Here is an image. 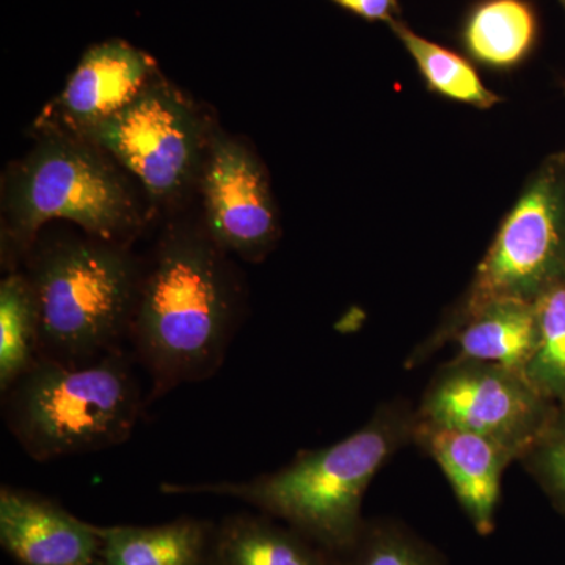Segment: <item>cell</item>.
<instances>
[{
    "label": "cell",
    "instance_id": "obj_1",
    "mask_svg": "<svg viewBox=\"0 0 565 565\" xmlns=\"http://www.w3.org/2000/svg\"><path fill=\"white\" fill-rule=\"evenodd\" d=\"M241 313L233 267L206 232L163 236L141 275L129 341L151 377V399L217 373Z\"/></svg>",
    "mask_w": 565,
    "mask_h": 565
},
{
    "label": "cell",
    "instance_id": "obj_2",
    "mask_svg": "<svg viewBox=\"0 0 565 565\" xmlns=\"http://www.w3.org/2000/svg\"><path fill=\"white\" fill-rule=\"evenodd\" d=\"M415 408L405 401L382 404L360 429L323 448L300 451L273 473L248 481L167 482V494L228 497L280 520L343 559L364 526L363 498L375 475L404 446L414 444Z\"/></svg>",
    "mask_w": 565,
    "mask_h": 565
},
{
    "label": "cell",
    "instance_id": "obj_3",
    "mask_svg": "<svg viewBox=\"0 0 565 565\" xmlns=\"http://www.w3.org/2000/svg\"><path fill=\"white\" fill-rule=\"evenodd\" d=\"M3 396L7 427L36 462L125 444L143 411L125 351L87 364L40 359Z\"/></svg>",
    "mask_w": 565,
    "mask_h": 565
},
{
    "label": "cell",
    "instance_id": "obj_4",
    "mask_svg": "<svg viewBox=\"0 0 565 565\" xmlns=\"http://www.w3.org/2000/svg\"><path fill=\"white\" fill-rule=\"evenodd\" d=\"M141 275L120 243L96 237L62 241L36 252L28 277L39 303L40 359L87 364L121 352Z\"/></svg>",
    "mask_w": 565,
    "mask_h": 565
},
{
    "label": "cell",
    "instance_id": "obj_5",
    "mask_svg": "<svg viewBox=\"0 0 565 565\" xmlns=\"http://www.w3.org/2000/svg\"><path fill=\"white\" fill-rule=\"evenodd\" d=\"M10 253L32 250L44 223L61 218L96 239L120 243L140 223L120 166L92 141L46 131L10 174L3 196Z\"/></svg>",
    "mask_w": 565,
    "mask_h": 565
},
{
    "label": "cell",
    "instance_id": "obj_6",
    "mask_svg": "<svg viewBox=\"0 0 565 565\" xmlns=\"http://www.w3.org/2000/svg\"><path fill=\"white\" fill-rule=\"evenodd\" d=\"M565 277V180L561 152L530 178L476 269L470 289L433 338L414 352L412 366L444 343L446 334L497 300L535 302Z\"/></svg>",
    "mask_w": 565,
    "mask_h": 565
},
{
    "label": "cell",
    "instance_id": "obj_7",
    "mask_svg": "<svg viewBox=\"0 0 565 565\" xmlns=\"http://www.w3.org/2000/svg\"><path fill=\"white\" fill-rule=\"evenodd\" d=\"M79 137L131 173L154 202H169L200 177L211 134L195 106L159 76Z\"/></svg>",
    "mask_w": 565,
    "mask_h": 565
},
{
    "label": "cell",
    "instance_id": "obj_8",
    "mask_svg": "<svg viewBox=\"0 0 565 565\" xmlns=\"http://www.w3.org/2000/svg\"><path fill=\"white\" fill-rule=\"evenodd\" d=\"M556 408L519 371L452 359L434 375L415 414L418 422L489 438L520 460L544 433Z\"/></svg>",
    "mask_w": 565,
    "mask_h": 565
},
{
    "label": "cell",
    "instance_id": "obj_9",
    "mask_svg": "<svg viewBox=\"0 0 565 565\" xmlns=\"http://www.w3.org/2000/svg\"><path fill=\"white\" fill-rule=\"evenodd\" d=\"M206 228L222 250L259 262L277 243V210L266 170L245 145L211 132L202 170Z\"/></svg>",
    "mask_w": 565,
    "mask_h": 565
},
{
    "label": "cell",
    "instance_id": "obj_10",
    "mask_svg": "<svg viewBox=\"0 0 565 565\" xmlns=\"http://www.w3.org/2000/svg\"><path fill=\"white\" fill-rule=\"evenodd\" d=\"M158 77L156 62L128 41L95 44L82 55L65 88L44 111V128L79 137L128 106Z\"/></svg>",
    "mask_w": 565,
    "mask_h": 565
},
{
    "label": "cell",
    "instance_id": "obj_11",
    "mask_svg": "<svg viewBox=\"0 0 565 565\" xmlns=\"http://www.w3.org/2000/svg\"><path fill=\"white\" fill-rule=\"evenodd\" d=\"M0 544L18 565H98L96 525L31 490L0 489Z\"/></svg>",
    "mask_w": 565,
    "mask_h": 565
},
{
    "label": "cell",
    "instance_id": "obj_12",
    "mask_svg": "<svg viewBox=\"0 0 565 565\" xmlns=\"http://www.w3.org/2000/svg\"><path fill=\"white\" fill-rule=\"evenodd\" d=\"M414 444L441 468L476 533L492 534L501 501V479L505 468L515 462V456L481 435L418 419Z\"/></svg>",
    "mask_w": 565,
    "mask_h": 565
},
{
    "label": "cell",
    "instance_id": "obj_13",
    "mask_svg": "<svg viewBox=\"0 0 565 565\" xmlns=\"http://www.w3.org/2000/svg\"><path fill=\"white\" fill-rule=\"evenodd\" d=\"M210 565H341V561L269 515L237 514L214 526Z\"/></svg>",
    "mask_w": 565,
    "mask_h": 565
},
{
    "label": "cell",
    "instance_id": "obj_14",
    "mask_svg": "<svg viewBox=\"0 0 565 565\" xmlns=\"http://www.w3.org/2000/svg\"><path fill=\"white\" fill-rule=\"evenodd\" d=\"M446 340L457 344L455 360L501 364L525 374L537 343L534 302L497 300L486 305L457 323Z\"/></svg>",
    "mask_w": 565,
    "mask_h": 565
},
{
    "label": "cell",
    "instance_id": "obj_15",
    "mask_svg": "<svg viewBox=\"0 0 565 565\" xmlns=\"http://www.w3.org/2000/svg\"><path fill=\"white\" fill-rule=\"evenodd\" d=\"M98 565H210L214 525L199 519L156 526H96Z\"/></svg>",
    "mask_w": 565,
    "mask_h": 565
},
{
    "label": "cell",
    "instance_id": "obj_16",
    "mask_svg": "<svg viewBox=\"0 0 565 565\" xmlns=\"http://www.w3.org/2000/svg\"><path fill=\"white\" fill-rule=\"evenodd\" d=\"M537 14L527 0H481L462 28V43L471 58L490 68H514L534 50Z\"/></svg>",
    "mask_w": 565,
    "mask_h": 565
},
{
    "label": "cell",
    "instance_id": "obj_17",
    "mask_svg": "<svg viewBox=\"0 0 565 565\" xmlns=\"http://www.w3.org/2000/svg\"><path fill=\"white\" fill-rule=\"evenodd\" d=\"M41 356L40 311L28 274L0 282V392L7 393Z\"/></svg>",
    "mask_w": 565,
    "mask_h": 565
},
{
    "label": "cell",
    "instance_id": "obj_18",
    "mask_svg": "<svg viewBox=\"0 0 565 565\" xmlns=\"http://www.w3.org/2000/svg\"><path fill=\"white\" fill-rule=\"evenodd\" d=\"M388 25L414 58L429 90L476 109H492L501 102L500 96L486 87L478 71L462 55L424 39L401 20Z\"/></svg>",
    "mask_w": 565,
    "mask_h": 565
},
{
    "label": "cell",
    "instance_id": "obj_19",
    "mask_svg": "<svg viewBox=\"0 0 565 565\" xmlns=\"http://www.w3.org/2000/svg\"><path fill=\"white\" fill-rule=\"evenodd\" d=\"M537 343L525 377L545 399L565 405V277L535 299Z\"/></svg>",
    "mask_w": 565,
    "mask_h": 565
},
{
    "label": "cell",
    "instance_id": "obj_20",
    "mask_svg": "<svg viewBox=\"0 0 565 565\" xmlns=\"http://www.w3.org/2000/svg\"><path fill=\"white\" fill-rule=\"evenodd\" d=\"M341 565H446L440 553L399 523H364L359 541Z\"/></svg>",
    "mask_w": 565,
    "mask_h": 565
},
{
    "label": "cell",
    "instance_id": "obj_21",
    "mask_svg": "<svg viewBox=\"0 0 565 565\" xmlns=\"http://www.w3.org/2000/svg\"><path fill=\"white\" fill-rule=\"evenodd\" d=\"M520 462L565 515V405H557L552 422Z\"/></svg>",
    "mask_w": 565,
    "mask_h": 565
},
{
    "label": "cell",
    "instance_id": "obj_22",
    "mask_svg": "<svg viewBox=\"0 0 565 565\" xmlns=\"http://www.w3.org/2000/svg\"><path fill=\"white\" fill-rule=\"evenodd\" d=\"M341 9L370 22H390L399 20V0H332Z\"/></svg>",
    "mask_w": 565,
    "mask_h": 565
},
{
    "label": "cell",
    "instance_id": "obj_23",
    "mask_svg": "<svg viewBox=\"0 0 565 565\" xmlns=\"http://www.w3.org/2000/svg\"><path fill=\"white\" fill-rule=\"evenodd\" d=\"M561 162H563V172H564V180H565V151L561 152Z\"/></svg>",
    "mask_w": 565,
    "mask_h": 565
},
{
    "label": "cell",
    "instance_id": "obj_24",
    "mask_svg": "<svg viewBox=\"0 0 565 565\" xmlns=\"http://www.w3.org/2000/svg\"><path fill=\"white\" fill-rule=\"evenodd\" d=\"M559 2H561V6H563L564 10H565V0H559Z\"/></svg>",
    "mask_w": 565,
    "mask_h": 565
}]
</instances>
